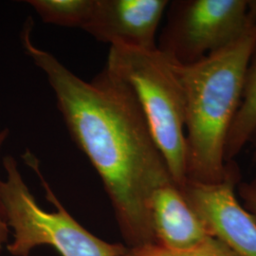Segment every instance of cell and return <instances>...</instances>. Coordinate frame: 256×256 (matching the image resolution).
I'll return each instance as SVG.
<instances>
[{
    "instance_id": "cell-1",
    "label": "cell",
    "mask_w": 256,
    "mask_h": 256,
    "mask_svg": "<svg viewBox=\"0 0 256 256\" xmlns=\"http://www.w3.org/2000/svg\"><path fill=\"white\" fill-rule=\"evenodd\" d=\"M32 24L21 32L24 50L46 75L75 144L100 176L128 248L155 244L149 202L173 180L136 95L106 66L86 82L34 44Z\"/></svg>"
},
{
    "instance_id": "cell-7",
    "label": "cell",
    "mask_w": 256,
    "mask_h": 256,
    "mask_svg": "<svg viewBox=\"0 0 256 256\" xmlns=\"http://www.w3.org/2000/svg\"><path fill=\"white\" fill-rule=\"evenodd\" d=\"M167 0H95L84 30L110 46L152 50Z\"/></svg>"
},
{
    "instance_id": "cell-3",
    "label": "cell",
    "mask_w": 256,
    "mask_h": 256,
    "mask_svg": "<svg viewBox=\"0 0 256 256\" xmlns=\"http://www.w3.org/2000/svg\"><path fill=\"white\" fill-rule=\"evenodd\" d=\"M23 158L36 171L46 200L55 210L40 207L24 182L16 158L5 156L6 178L0 180V200L5 221L12 230V241L7 245L12 256H30L32 250L39 246L54 248L62 256H120L124 252L126 245L102 240L74 220L45 180L36 158L30 153Z\"/></svg>"
},
{
    "instance_id": "cell-10",
    "label": "cell",
    "mask_w": 256,
    "mask_h": 256,
    "mask_svg": "<svg viewBox=\"0 0 256 256\" xmlns=\"http://www.w3.org/2000/svg\"><path fill=\"white\" fill-rule=\"evenodd\" d=\"M45 23L82 28L92 14L95 0H28Z\"/></svg>"
},
{
    "instance_id": "cell-2",
    "label": "cell",
    "mask_w": 256,
    "mask_h": 256,
    "mask_svg": "<svg viewBox=\"0 0 256 256\" xmlns=\"http://www.w3.org/2000/svg\"><path fill=\"white\" fill-rule=\"evenodd\" d=\"M256 44V24L236 42L189 64L173 62L185 100L186 180L212 184L228 172L225 144Z\"/></svg>"
},
{
    "instance_id": "cell-4",
    "label": "cell",
    "mask_w": 256,
    "mask_h": 256,
    "mask_svg": "<svg viewBox=\"0 0 256 256\" xmlns=\"http://www.w3.org/2000/svg\"><path fill=\"white\" fill-rule=\"evenodd\" d=\"M106 66L135 93L174 182L186 180L185 100L172 60L158 48L110 46Z\"/></svg>"
},
{
    "instance_id": "cell-8",
    "label": "cell",
    "mask_w": 256,
    "mask_h": 256,
    "mask_svg": "<svg viewBox=\"0 0 256 256\" xmlns=\"http://www.w3.org/2000/svg\"><path fill=\"white\" fill-rule=\"evenodd\" d=\"M155 244L187 248L212 238L173 180L156 187L149 202Z\"/></svg>"
},
{
    "instance_id": "cell-14",
    "label": "cell",
    "mask_w": 256,
    "mask_h": 256,
    "mask_svg": "<svg viewBox=\"0 0 256 256\" xmlns=\"http://www.w3.org/2000/svg\"><path fill=\"white\" fill-rule=\"evenodd\" d=\"M9 134V129H7V128L0 131V149H1L2 146L4 144V142H6ZM0 220L5 221V216H4V210H3V207H2V204H1V200H0Z\"/></svg>"
},
{
    "instance_id": "cell-5",
    "label": "cell",
    "mask_w": 256,
    "mask_h": 256,
    "mask_svg": "<svg viewBox=\"0 0 256 256\" xmlns=\"http://www.w3.org/2000/svg\"><path fill=\"white\" fill-rule=\"evenodd\" d=\"M256 24L248 0H176L169 4L158 48L176 63H196Z\"/></svg>"
},
{
    "instance_id": "cell-9",
    "label": "cell",
    "mask_w": 256,
    "mask_h": 256,
    "mask_svg": "<svg viewBox=\"0 0 256 256\" xmlns=\"http://www.w3.org/2000/svg\"><path fill=\"white\" fill-rule=\"evenodd\" d=\"M256 132V44L244 77L241 101L230 128L225 144V160L234 158L252 140Z\"/></svg>"
},
{
    "instance_id": "cell-12",
    "label": "cell",
    "mask_w": 256,
    "mask_h": 256,
    "mask_svg": "<svg viewBox=\"0 0 256 256\" xmlns=\"http://www.w3.org/2000/svg\"><path fill=\"white\" fill-rule=\"evenodd\" d=\"M254 144V160L256 164V174L248 182L238 183V192L243 202L242 206L256 221V132L252 138Z\"/></svg>"
},
{
    "instance_id": "cell-13",
    "label": "cell",
    "mask_w": 256,
    "mask_h": 256,
    "mask_svg": "<svg viewBox=\"0 0 256 256\" xmlns=\"http://www.w3.org/2000/svg\"><path fill=\"white\" fill-rule=\"evenodd\" d=\"M10 229L5 221L0 220V248L8 242Z\"/></svg>"
},
{
    "instance_id": "cell-6",
    "label": "cell",
    "mask_w": 256,
    "mask_h": 256,
    "mask_svg": "<svg viewBox=\"0 0 256 256\" xmlns=\"http://www.w3.org/2000/svg\"><path fill=\"white\" fill-rule=\"evenodd\" d=\"M239 178L238 166L230 162L222 182L205 184L185 180L180 189L212 238L236 256H256V221L238 200L236 189Z\"/></svg>"
},
{
    "instance_id": "cell-11",
    "label": "cell",
    "mask_w": 256,
    "mask_h": 256,
    "mask_svg": "<svg viewBox=\"0 0 256 256\" xmlns=\"http://www.w3.org/2000/svg\"><path fill=\"white\" fill-rule=\"evenodd\" d=\"M120 256H236L218 239L210 238L187 248H169L156 244L126 247Z\"/></svg>"
}]
</instances>
